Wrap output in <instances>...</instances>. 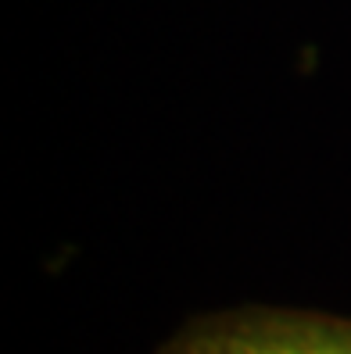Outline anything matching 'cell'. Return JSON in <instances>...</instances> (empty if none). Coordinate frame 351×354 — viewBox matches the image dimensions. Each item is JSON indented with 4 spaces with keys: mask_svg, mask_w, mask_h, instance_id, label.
Listing matches in <instances>:
<instances>
[{
    "mask_svg": "<svg viewBox=\"0 0 351 354\" xmlns=\"http://www.w3.org/2000/svg\"><path fill=\"white\" fill-rule=\"evenodd\" d=\"M165 354H351V322L308 315H237L190 329Z\"/></svg>",
    "mask_w": 351,
    "mask_h": 354,
    "instance_id": "obj_1",
    "label": "cell"
}]
</instances>
